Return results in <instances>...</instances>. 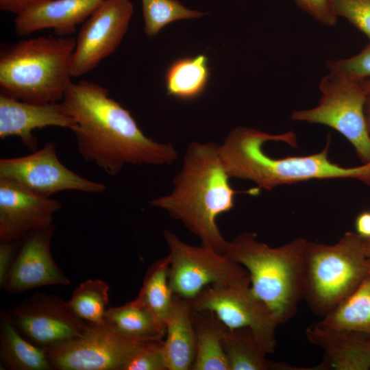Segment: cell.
Listing matches in <instances>:
<instances>
[{
	"label": "cell",
	"mask_w": 370,
	"mask_h": 370,
	"mask_svg": "<svg viewBox=\"0 0 370 370\" xmlns=\"http://www.w3.org/2000/svg\"><path fill=\"white\" fill-rule=\"evenodd\" d=\"M134 12L130 0H105L86 19L76 38L71 75L93 70L119 47Z\"/></svg>",
	"instance_id": "obj_13"
},
{
	"label": "cell",
	"mask_w": 370,
	"mask_h": 370,
	"mask_svg": "<svg viewBox=\"0 0 370 370\" xmlns=\"http://www.w3.org/2000/svg\"><path fill=\"white\" fill-rule=\"evenodd\" d=\"M157 341L132 340L105 323L87 322L80 336L45 351L53 369L123 370L135 354Z\"/></svg>",
	"instance_id": "obj_10"
},
{
	"label": "cell",
	"mask_w": 370,
	"mask_h": 370,
	"mask_svg": "<svg viewBox=\"0 0 370 370\" xmlns=\"http://www.w3.org/2000/svg\"><path fill=\"white\" fill-rule=\"evenodd\" d=\"M61 208L56 199L0 178L1 241H16L53 224L54 214Z\"/></svg>",
	"instance_id": "obj_15"
},
{
	"label": "cell",
	"mask_w": 370,
	"mask_h": 370,
	"mask_svg": "<svg viewBox=\"0 0 370 370\" xmlns=\"http://www.w3.org/2000/svg\"><path fill=\"white\" fill-rule=\"evenodd\" d=\"M0 356L8 369H53L46 351L27 339L5 311H1L0 315Z\"/></svg>",
	"instance_id": "obj_20"
},
{
	"label": "cell",
	"mask_w": 370,
	"mask_h": 370,
	"mask_svg": "<svg viewBox=\"0 0 370 370\" xmlns=\"http://www.w3.org/2000/svg\"><path fill=\"white\" fill-rule=\"evenodd\" d=\"M269 141H280L297 147L296 135L291 131L271 134L243 126L233 129L219 145L230 177L251 181L258 189L267 190L314 179H354L370 187V162L344 167L332 162L328 156L330 136L325 147L319 153L283 158L266 153L264 145Z\"/></svg>",
	"instance_id": "obj_3"
},
{
	"label": "cell",
	"mask_w": 370,
	"mask_h": 370,
	"mask_svg": "<svg viewBox=\"0 0 370 370\" xmlns=\"http://www.w3.org/2000/svg\"><path fill=\"white\" fill-rule=\"evenodd\" d=\"M338 16L345 18L370 40V0H331Z\"/></svg>",
	"instance_id": "obj_29"
},
{
	"label": "cell",
	"mask_w": 370,
	"mask_h": 370,
	"mask_svg": "<svg viewBox=\"0 0 370 370\" xmlns=\"http://www.w3.org/2000/svg\"><path fill=\"white\" fill-rule=\"evenodd\" d=\"M365 247L367 256H370V238H365Z\"/></svg>",
	"instance_id": "obj_37"
},
{
	"label": "cell",
	"mask_w": 370,
	"mask_h": 370,
	"mask_svg": "<svg viewBox=\"0 0 370 370\" xmlns=\"http://www.w3.org/2000/svg\"><path fill=\"white\" fill-rule=\"evenodd\" d=\"M145 32L149 37L156 36L169 23L182 19L199 18L205 14L190 10L177 0H141Z\"/></svg>",
	"instance_id": "obj_28"
},
{
	"label": "cell",
	"mask_w": 370,
	"mask_h": 370,
	"mask_svg": "<svg viewBox=\"0 0 370 370\" xmlns=\"http://www.w3.org/2000/svg\"><path fill=\"white\" fill-rule=\"evenodd\" d=\"M370 273L365 238L347 232L334 244L308 241L305 251L303 299L323 317L352 294Z\"/></svg>",
	"instance_id": "obj_6"
},
{
	"label": "cell",
	"mask_w": 370,
	"mask_h": 370,
	"mask_svg": "<svg viewBox=\"0 0 370 370\" xmlns=\"http://www.w3.org/2000/svg\"><path fill=\"white\" fill-rule=\"evenodd\" d=\"M308 241L297 238L272 247L243 232L228 241L224 254L249 273L253 293L279 324L292 319L303 299L304 256Z\"/></svg>",
	"instance_id": "obj_5"
},
{
	"label": "cell",
	"mask_w": 370,
	"mask_h": 370,
	"mask_svg": "<svg viewBox=\"0 0 370 370\" xmlns=\"http://www.w3.org/2000/svg\"><path fill=\"white\" fill-rule=\"evenodd\" d=\"M51 0H0V10L16 16L28 9Z\"/></svg>",
	"instance_id": "obj_34"
},
{
	"label": "cell",
	"mask_w": 370,
	"mask_h": 370,
	"mask_svg": "<svg viewBox=\"0 0 370 370\" xmlns=\"http://www.w3.org/2000/svg\"><path fill=\"white\" fill-rule=\"evenodd\" d=\"M162 343L163 340L155 342L135 354L123 370H168Z\"/></svg>",
	"instance_id": "obj_31"
},
{
	"label": "cell",
	"mask_w": 370,
	"mask_h": 370,
	"mask_svg": "<svg viewBox=\"0 0 370 370\" xmlns=\"http://www.w3.org/2000/svg\"><path fill=\"white\" fill-rule=\"evenodd\" d=\"M330 73L353 78L370 77V42L358 54L349 58L327 62Z\"/></svg>",
	"instance_id": "obj_30"
},
{
	"label": "cell",
	"mask_w": 370,
	"mask_h": 370,
	"mask_svg": "<svg viewBox=\"0 0 370 370\" xmlns=\"http://www.w3.org/2000/svg\"><path fill=\"white\" fill-rule=\"evenodd\" d=\"M190 303L194 311L212 312L230 329L249 328L267 354L274 352L275 330L280 324L253 293L250 282L210 285Z\"/></svg>",
	"instance_id": "obj_9"
},
{
	"label": "cell",
	"mask_w": 370,
	"mask_h": 370,
	"mask_svg": "<svg viewBox=\"0 0 370 370\" xmlns=\"http://www.w3.org/2000/svg\"><path fill=\"white\" fill-rule=\"evenodd\" d=\"M104 321L116 333L135 341H162L166 334L165 326L134 299L123 306L108 308Z\"/></svg>",
	"instance_id": "obj_23"
},
{
	"label": "cell",
	"mask_w": 370,
	"mask_h": 370,
	"mask_svg": "<svg viewBox=\"0 0 370 370\" xmlns=\"http://www.w3.org/2000/svg\"><path fill=\"white\" fill-rule=\"evenodd\" d=\"M169 256L155 261L147 269L143 286L134 300L145 308L153 317L166 328L171 312L173 294L169 284Z\"/></svg>",
	"instance_id": "obj_25"
},
{
	"label": "cell",
	"mask_w": 370,
	"mask_h": 370,
	"mask_svg": "<svg viewBox=\"0 0 370 370\" xmlns=\"http://www.w3.org/2000/svg\"><path fill=\"white\" fill-rule=\"evenodd\" d=\"M5 312L27 339L45 350L80 336L87 325L66 301L48 293H34Z\"/></svg>",
	"instance_id": "obj_11"
},
{
	"label": "cell",
	"mask_w": 370,
	"mask_h": 370,
	"mask_svg": "<svg viewBox=\"0 0 370 370\" xmlns=\"http://www.w3.org/2000/svg\"><path fill=\"white\" fill-rule=\"evenodd\" d=\"M209 77L208 60L205 55L177 59L166 72L167 93L183 100L193 99L205 90Z\"/></svg>",
	"instance_id": "obj_24"
},
{
	"label": "cell",
	"mask_w": 370,
	"mask_h": 370,
	"mask_svg": "<svg viewBox=\"0 0 370 370\" xmlns=\"http://www.w3.org/2000/svg\"><path fill=\"white\" fill-rule=\"evenodd\" d=\"M105 0H51L16 15L14 30L20 36L53 29L58 36H71Z\"/></svg>",
	"instance_id": "obj_17"
},
{
	"label": "cell",
	"mask_w": 370,
	"mask_h": 370,
	"mask_svg": "<svg viewBox=\"0 0 370 370\" xmlns=\"http://www.w3.org/2000/svg\"><path fill=\"white\" fill-rule=\"evenodd\" d=\"M60 103L75 122L71 131L79 153L108 175H118L127 164L166 165L177 159L172 143L147 137L130 111L95 82H71Z\"/></svg>",
	"instance_id": "obj_1"
},
{
	"label": "cell",
	"mask_w": 370,
	"mask_h": 370,
	"mask_svg": "<svg viewBox=\"0 0 370 370\" xmlns=\"http://www.w3.org/2000/svg\"><path fill=\"white\" fill-rule=\"evenodd\" d=\"M368 259H369V264H370V256H368Z\"/></svg>",
	"instance_id": "obj_38"
},
{
	"label": "cell",
	"mask_w": 370,
	"mask_h": 370,
	"mask_svg": "<svg viewBox=\"0 0 370 370\" xmlns=\"http://www.w3.org/2000/svg\"><path fill=\"white\" fill-rule=\"evenodd\" d=\"M173 296L162 352L168 370H192L197 348L193 309L190 300Z\"/></svg>",
	"instance_id": "obj_18"
},
{
	"label": "cell",
	"mask_w": 370,
	"mask_h": 370,
	"mask_svg": "<svg viewBox=\"0 0 370 370\" xmlns=\"http://www.w3.org/2000/svg\"><path fill=\"white\" fill-rule=\"evenodd\" d=\"M55 225L35 230L23 238L3 290L12 294L45 286H69L70 280L51 254Z\"/></svg>",
	"instance_id": "obj_14"
},
{
	"label": "cell",
	"mask_w": 370,
	"mask_h": 370,
	"mask_svg": "<svg viewBox=\"0 0 370 370\" xmlns=\"http://www.w3.org/2000/svg\"><path fill=\"white\" fill-rule=\"evenodd\" d=\"M314 324L323 329L370 338V273L352 294Z\"/></svg>",
	"instance_id": "obj_22"
},
{
	"label": "cell",
	"mask_w": 370,
	"mask_h": 370,
	"mask_svg": "<svg viewBox=\"0 0 370 370\" xmlns=\"http://www.w3.org/2000/svg\"><path fill=\"white\" fill-rule=\"evenodd\" d=\"M369 78L348 77L333 73L319 84L321 97L317 106L294 111L291 120L318 123L339 132L353 146L362 164L370 162V133L364 105Z\"/></svg>",
	"instance_id": "obj_7"
},
{
	"label": "cell",
	"mask_w": 370,
	"mask_h": 370,
	"mask_svg": "<svg viewBox=\"0 0 370 370\" xmlns=\"http://www.w3.org/2000/svg\"><path fill=\"white\" fill-rule=\"evenodd\" d=\"M0 178L48 197L64 190L101 193L106 188L104 184L84 177L65 166L53 142L25 156L1 158Z\"/></svg>",
	"instance_id": "obj_12"
},
{
	"label": "cell",
	"mask_w": 370,
	"mask_h": 370,
	"mask_svg": "<svg viewBox=\"0 0 370 370\" xmlns=\"http://www.w3.org/2000/svg\"><path fill=\"white\" fill-rule=\"evenodd\" d=\"M110 287L100 279H88L73 291L66 304L81 319L92 323H105L104 316L109 304Z\"/></svg>",
	"instance_id": "obj_27"
},
{
	"label": "cell",
	"mask_w": 370,
	"mask_h": 370,
	"mask_svg": "<svg viewBox=\"0 0 370 370\" xmlns=\"http://www.w3.org/2000/svg\"><path fill=\"white\" fill-rule=\"evenodd\" d=\"M15 241H1L0 244V288L3 289L8 273L16 254Z\"/></svg>",
	"instance_id": "obj_33"
},
{
	"label": "cell",
	"mask_w": 370,
	"mask_h": 370,
	"mask_svg": "<svg viewBox=\"0 0 370 370\" xmlns=\"http://www.w3.org/2000/svg\"><path fill=\"white\" fill-rule=\"evenodd\" d=\"M75 45L73 36L51 35L2 45L0 95L34 103L60 102L71 83Z\"/></svg>",
	"instance_id": "obj_4"
},
{
	"label": "cell",
	"mask_w": 370,
	"mask_h": 370,
	"mask_svg": "<svg viewBox=\"0 0 370 370\" xmlns=\"http://www.w3.org/2000/svg\"><path fill=\"white\" fill-rule=\"evenodd\" d=\"M356 233L364 238H370V211H363L356 218Z\"/></svg>",
	"instance_id": "obj_35"
},
{
	"label": "cell",
	"mask_w": 370,
	"mask_h": 370,
	"mask_svg": "<svg viewBox=\"0 0 370 370\" xmlns=\"http://www.w3.org/2000/svg\"><path fill=\"white\" fill-rule=\"evenodd\" d=\"M164 238L170 259L169 284L173 295L192 300L206 286L250 282L247 271L225 254L195 246L165 230Z\"/></svg>",
	"instance_id": "obj_8"
},
{
	"label": "cell",
	"mask_w": 370,
	"mask_h": 370,
	"mask_svg": "<svg viewBox=\"0 0 370 370\" xmlns=\"http://www.w3.org/2000/svg\"><path fill=\"white\" fill-rule=\"evenodd\" d=\"M364 112L367 123V127L369 132L370 133V79L368 91L366 95L365 105H364Z\"/></svg>",
	"instance_id": "obj_36"
},
{
	"label": "cell",
	"mask_w": 370,
	"mask_h": 370,
	"mask_svg": "<svg viewBox=\"0 0 370 370\" xmlns=\"http://www.w3.org/2000/svg\"><path fill=\"white\" fill-rule=\"evenodd\" d=\"M196 356L192 370H229L223 340L227 327L209 310H193Z\"/></svg>",
	"instance_id": "obj_21"
},
{
	"label": "cell",
	"mask_w": 370,
	"mask_h": 370,
	"mask_svg": "<svg viewBox=\"0 0 370 370\" xmlns=\"http://www.w3.org/2000/svg\"><path fill=\"white\" fill-rule=\"evenodd\" d=\"M219 145L192 142L182 166L173 178V188L150 201L180 221L197 236L201 245L224 254L227 241L217 223V217L231 210L238 192L231 186Z\"/></svg>",
	"instance_id": "obj_2"
},
{
	"label": "cell",
	"mask_w": 370,
	"mask_h": 370,
	"mask_svg": "<svg viewBox=\"0 0 370 370\" xmlns=\"http://www.w3.org/2000/svg\"><path fill=\"white\" fill-rule=\"evenodd\" d=\"M75 125L60 102L34 103L0 95V138L17 136L32 152L37 150L36 129L55 126L71 130Z\"/></svg>",
	"instance_id": "obj_16"
},
{
	"label": "cell",
	"mask_w": 370,
	"mask_h": 370,
	"mask_svg": "<svg viewBox=\"0 0 370 370\" xmlns=\"http://www.w3.org/2000/svg\"><path fill=\"white\" fill-rule=\"evenodd\" d=\"M223 345L229 370L270 369L267 354L249 328H227Z\"/></svg>",
	"instance_id": "obj_26"
},
{
	"label": "cell",
	"mask_w": 370,
	"mask_h": 370,
	"mask_svg": "<svg viewBox=\"0 0 370 370\" xmlns=\"http://www.w3.org/2000/svg\"><path fill=\"white\" fill-rule=\"evenodd\" d=\"M308 340L321 347L331 368L336 370L370 369V338L355 333L323 329L314 324L306 330Z\"/></svg>",
	"instance_id": "obj_19"
},
{
	"label": "cell",
	"mask_w": 370,
	"mask_h": 370,
	"mask_svg": "<svg viewBox=\"0 0 370 370\" xmlns=\"http://www.w3.org/2000/svg\"><path fill=\"white\" fill-rule=\"evenodd\" d=\"M306 12L320 23L332 26L337 22L331 0H295Z\"/></svg>",
	"instance_id": "obj_32"
}]
</instances>
